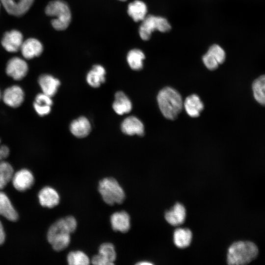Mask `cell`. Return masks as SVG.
<instances>
[{
    "mask_svg": "<svg viewBox=\"0 0 265 265\" xmlns=\"http://www.w3.org/2000/svg\"><path fill=\"white\" fill-rule=\"evenodd\" d=\"M171 29V26L166 18L150 15L146 16L142 21L139 28V34L142 40L147 41L155 30L166 32Z\"/></svg>",
    "mask_w": 265,
    "mask_h": 265,
    "instance_id": "obj_6",
    "label": "cell"
},
{
    "mask_svg": "<svg viewBox=\"0 0 265 265\" xmlns=\"http://www.w3.org/2000/svg\"><path fill=\"white\" fill-rule=\"evenodd\" d=\"M186 215V209L184 206L177 203L171 209L165 212V218L171 225L177 226L184 222Z\"/></svg>",
    "mask_w": 265,
    "mask_h": 265,
    "instance_id": "obj_18",
    "label": "cell"
},
{
    "mask_svg": "<svg viewBox=\"0 0 265 265\" xmlns=\"http://www.w3.org/2000/svg\"><path fill=\"white\" fill-rule=\"evenodd\" d=\"M184 106L187 113L192 117L199 116L204 108V105L198 96L192 94L188 96L184 102Z\"/></svg>",
    "mask_w": 265,
    "mask_h": 265,
    "instance_id": "obj_23",
    "label": "cell"
},
{
    "mask_svg": "<svg viewBox=\"0 0 265 265\" xmlns=\"http://www.w3.org/2000/svg\"><path fill=\"white\" fill-rule=\"evenodd\" d=\"M174 242L176 246L185 248L190 244L192 239V233L187 228H178L173 235Z\"/></svg>",
    "mask_w": 265,
    "mask_h": 265,
    "instance_id": "obj_26",
    "label": "cell"
},
{
    "mask_svg": "<svg viewBox=\"0 0 265 265\" xmlns=\"http://www.w3.org/2000/svg\"><path fill=\"white\" fill-rule=\"evenodd\" d=\"M120 0V1H125L126 0Z\"/></svg>",
    "mask_w": 265,
    "mask_h": 265,
    "instance_id": "obj_39",
    "label": "cell"
},
{
    "mask_svg": "<svg viewBox=\"0 0 265 265\" xmlns=\"http://www.w3.org/2000/svg\"><path fill=\"white\" fill-rule=\"evenodd\" d=\"M67 261L70 265H86L90 263L88 256L83 252H70L67 256Z\"/></svg>",
    "mask_w": 265,
    "mask_h": 265,
    "instance_id": "obj_29",
    "label": "cell"
},
{
    "mask_svg": "<svg viewBox=\"0 0 265 265\" xmlns=\"http://www.w3.org/2000/svg\"><path fill=\"white\" fill-rule=\"evenodd\" d=\"M24 97L23 90L16 85L7 88L1 94L3 102L8 106L14 108L19 106L23 103Z\"/></svg>",
    "mask_w": 265,
    "mask_h": 265,
    "instance_id": "obj_8",
    "label": "cell"
},
{
    "mask_svg": "<svg viewBox=\"0 0 265 265\" xmlns=\"http://www.w3.org/2000/svg\"><path fill=\"white\" fill-rule=\"evenodd\" d=\"M34 102L39 104L46 105L51 106L53 105L51 97L44 93H39L35 97Z\"/></svg>",
    "mask_w": 265,
    "mask_h": 265,
    "instance_id": "obj_33",
    "label": "cell"
},
{
    "mask_svg": "<svg viewBox=\"0 0 265 265\" xmlns=\"http://www.w3.org/2000/svg\"><path fill=\"white\" fill-rule=\"evenodd\" d=\"M45 13L54 18L51 21V24L56 30H65L71 23V10L68 4L62 0L50 1L46 7Z\"/></svg>",
    "mask_w": 265,
    "mask_h": 265,
    "instance_id": "obj_4",
    "label": "cell"
},
{
    "mask_svg": "<svg viewBox=\"0 0 265 265\" xmlns=\"http://www.w3.org/2000/svg\"><path fill=\"white\" fill-rule=\"evenodd\" d=\"M22 34L17 30L6 32L1 40L3 48L9 52H16L20 50L23 42Z\"/></svg>",
    "mask_w": 265,
    "mask_h": 265,
    "instance_id": "obj_11",
    "label": "cell"
},
{
    "mask_svg": "<svg viewBox=\"0 0 265 265\" xmlns=\"http://www.w3.org/2000/svg\"><path fill=\"white\" fill-rule=\"evenodd\" d=\"M145 58L144 53L138 49L130 50L127 55V60L129 66L134 70H139L143 68V61Z\"/></svg>",
    "mask_w": 265,
    "mask_h": 265,
    "instance_id": "obj_25",
    "label": "cell"
},
{
    "mask_svg": "<svg viewBox=\"0 0 265 265\" xmlns=\"http://www.w3.org/2000/svg\"><path fill=\"white\" fill-rule=\"evenodd\" d=\"M106 70L103 66L96 64L94 65L86 76V81L92 87H99L105 81Z\"/></svg>",
    "mask_w": 265,
    "mask_h": 265,
    "instance_id": "obj_21",
    "label": "cell"
},
{
    "mask_svg": "<svg viewBox=\"0 0 265 265\" xmlns=\"http://www.w3.org/2000/svg\"><path fill=\"white\" fill-rule=\"evenodd\" d=\"M153 264L150 263V262H147V261H146V262H140L139 263H137V265H152Z\"/></svg>",
    "mask_w": 265,
    "mask_h": 265,
    "instance_id": "obj_37",
    "label": "cell"
},
{
    "mask_svg": "<svg viewBox=\"0 0 265 265\" xmlns=\"http://www.w3.org/2000/svg\"><path fill=\"white\" fill-rule=\"evenodd\" d=\"M259 254L255 243L250 241H238L229 247L227 261L229 265H243L255 260Z\"/></svg>",
    "mask_w": 265,
    "mask_h": 265,
    "instance_id": "obj_2",
    "label": "cell"
},
{
    "mask_svg": "<svg viewBox=\"0 0 265 265\" xmlns=\"http://www.w3.org/2000/svg\"><path fill=\"white\" fill-rule=\"evenodd\" d=\"M91 124L89 120L84 116H81L73 120L70 126L71 133L75 136L82 138L89 134L91 131Z\"/></svg>",
    "mask_w": 265,
    "mask_h": 265,
    "instance_id": "obj_16",
    "label": "cell"
},
{
    "mask_svg": "<svg viewBox=\"0 0 265 265\" xmlns=\"http://www.w3.org/2000/svg\"><path fill=\"white\" fill-rule=\"evenodd\" d=\"M255 100L260 105L265 106V74L256 78L252 84Z\"/></svg>",
    "mask_w": 265,
    "mask_h": 265,
    "instance_id": "obj_24",
    "label": "cell"
},
{
    "mask_svg": "<svg viewBox=\"0 0 265 265\" xmlns=\"http://www.w3.org/2000/svg\"><path fill=\"white\" fill-rule=\"evenodd\" d=\"M5 235L2 224L0 221V245H2L5 241Z\"/></svg>",
    "mask_w": 265,
    "mask_h": 265,
    "instance_id": "obj_36",
    "label": "cell"
},
{
    "mask_svg": "<svg viewBox=\"0 0 265 265\" xmlns=\"http://www.w3.org/2000/svg\"><path fill=\"white\" fill-rule=\"evenodd\" d=\"M217 60L219 64H222L226 58V53L224 49L219 45L214 44L212 45L208 52Z\"/></svg>",
    "mask_w": 265,
    "mask_h": 265,
    "instance_id": "obj_30",
    "label": "cell"
},
{
    "mask_svg": "<svg viewBox=\"0 0 265 265\" xmlns=\"http://www.w3.org/2000/svg\"><path fill=\"white\" fill-rule=\"evenodd\" d=\"M38 83L43 93L50 97L55 94L60 84L59 80L48 74L40 76L38 79Z\"/></svg>",
    "mask_w": 265,
    "mask_h": 265,
    "instance_id": "obj_17",
    "label": "cell"
},
{
    "mask_svg": "<svg viewBox=\"0 0 265 265\" xmlns=\"http://www.w3.org/2000/svg\"><path fill=\"white\" fill-rule=\"evenodd\" d=\"M121 128L123 133L129 135L137 134L142 136L144 133L143 123L139 119L133 116L125 118L121 123Z\"/></svg>",
    "mask_w": 265,
    "mask_h": 265,
    "instance_id": "obj_12",
    "label": "cell"
},
{
    "mask_svg": "<svg viewBox=\"0 0 265 265\" xmlns=\"http://www.w3.org/2000/svg\"><path fill=\"white\" fill-rule=\"evenodd\" d=\"M111 227L114 231L126 233L130 228V217L125 211L113 213L110 216Z\"/></svg>",
    "mask_w": 265,
    "mask_h": 265,
    "instance_id": "obj_15",
    "label": "cell"
},
{
    "mask_svg": "<svg viewBox=\"0 0 265 265\" xmlns=\"http://www.w3.org/2000/svg\"><path fill=\"white\" fill-rule=\"evenodd\" d=\"M112 108L117 114L123 115L131 111L132 104L124 92L118 91L115 94V100L112 104Z\"/></svg>",
    "mask_w": 265,
    "mask_h": 265,
    "instance_id": "obj_22",
    "label": "cell"
},
{
    "mask_svg": "<svg viewBox=\"0 0 265 265\" xmlns=\"http://www.w3.org/2000/svg\"><path fill=\"white\" fill-rule=\"evenodd\" d=\"M99 254L110 265L114 264L116 254L114 245L109 242L104 243L99 248Z\"/></svg>",
    "mask_w": 265,
    "mask_h": 265,
    "instance_id": "obj_28",
    "label": "cell"
},
{
    "mask_svg": "<svg viewBox=\"0 0 265 265\" xmlns=\"http://www.w3.org/2000/svg\"><path fill=\"white\" fill-rule=\"evenodd\" d=\"M98 190L105 202L109 205L121 204L125 198L123 189L113 178L101 180L99 183Z\"/></svg>",
    "mask_w": 265,
    "mask_h": 265,
    "instance_id": "obj_5",
    "label": "cell"
},
{
    "mask_svg": "<svg viewBox=\"0 0 265 265\" xmlns=\"http://www.w3.org/2000/svg\"><path fill=\"white\" fill-rule=\"evenodd\" d=\"M92 263L95 265H110L99 254L95 255L92 259Z\"/></svg>",
    "mask_w": 265,
    "mask_h": 265,
    "instance_id": "obj_34",
    "label": "cell"
},
{
    "mask_svg": "<svg viewBox=\"0 0 265 265\" xmlns=\"http://www.w3.org/2000/svg\"><path fill=\"white\" fill-rule=\"evenodd\" d=\"M1 98V94L0 91V99Z\"/></svg>",
    "mask_w": 265,
    "mask_h": 265,
    "instance_id": "obj_38",
    "label": "cell"
},
{
    "mask_svg": "<svg viewBox=\"0 0 265 265\" xmlns=\"http://www.w3.org/2000/svg\"><path fill=\"white\" fill-rule=\"evenodd\" d=\"M38 198L42 206L49 208H52L57 205L60 199L57 192L49 186L44 187L39 191Z\"/></svg>",
    "mask_w": 265,
    "mask_h": 265,
    "instance_id": "obj_14",
    "label": "cell"
},
{
    "mask_svg": "<svg viewBox=\"0 0 265 265\" xmlns=\"http://www.w3.org/2000/svg\"></svg>",
    "mask_w": 265,
    "mask_h": 265,
    "instance_id": "obj_40",
    "label": "cell"
},
{
    "mask_svg": "<svg viewBox=\"0 0 265 265\" xmlns=\"http://www.w3.org/2000/svg\"><path fill=\"white\" fill-rule=\"evenodd\" d=\"M9 14L20 16L25 14L32 4L34 0H0Z\"/></svg>",
    "mask_w": 265,
    "mask_h": 265,
    "instance_id": "obj_9",
    "label": "cell"
},
{
    "mask_svg": "<svg viewBox=\"0 0 265 265\" xmlns=\"http://www.w3.org/2000/svg\"><path fill=\"white\" fill-rule=\"evenodd\" d=\"M9 154V149L7 146H0V161L6 159Z\"/></svg>",
    "mask_w": 265,
    "mask_h": 265,
    "instance_id": "obj_35",
    "label": "cell"
},
{
    "mask_svg": "<svg viewBox=\"0 0 265 265\" xmlns=\"http://www.w3.org/2000/svg\"><path fill=\"white\" fill-rule=\"evenodd\" d=\"M23 56L30 59L40 55L43 50L41 43L36 39L31 38L23 41L20 48Z\"/></svg>",
    "mask_w": 265,
    "mask_h": 265,
    "instance_id": "obj_13",
    "label": "cell"
},
{
    "mask_svg": "<svg viewBox=\"0 0 265 265\" xmlns=\"http://www.w3.org/2000/svg\"><path fill=\"white\" fill-rule=\"evenodd\" d=\"M127 12L134 22L142 21L147 16V7L143 1L135 0L129 4Z\"/></svg>",
    "mask_w": 265,
    "mask_h": 265,
    "instance_id": "obj_20",
    "label": "cell"
},
{
    "mask_svg": "<svg viewBox=\"0 0 265 265\" xmlns=\"http://www.w3.org/2000/svg\"><path fill=\"white\" fill-rule=\"evenodd\" d=\"M14 170L8 162L0 161V189H3L12 180Z\"/></svg>",
    "mask_w": 265,
    "mask_h": 265,
    "instance_id": "obj_27",
    "label": "cell"
},
{
    "mask_svg": "<svg viewBox=\"0 0 265 265\" xmlns=\"http://www.w3.org/2000/svg\"><path fill=\"white\" fill-rule=\"evenodd\" d=\"M28 65L23 59L14 57L8 60L6 67V73L16 80L23 79L28 72Z\"/></svg>",
    "mask_w": 265,
    "mask_h": 265,
    "instance_id": "obj_7",
    "label": "cell"
},
{
    "mask_svg": "<svg viewBox=\"0 0 265 265\" xmlns=\"http://www.w3.org/2000/svg\"></svg>",
    "mask_w": 265,
    "mask_h": 265,
    "instance_id": "obj_41",
    "label": "cell"
},
{
    "mask_svg": "<svg viewBox=\"0 0 265 265\" xmlns=\"http://www.w3.org/2000/svg\"><path fill=\"white\" fill-rule=\"evenodd\" d=\"M12 181L13 186L17 190L24 191L31 187L34 183V178L29 170L23 169L13 175Z\"/></svg>",
    "mask_w": 265,
    "mask_h": 265,
    "instance_id": "obj_10",
    "label": "cell"
},
{
    "mask_svg": "<svg viewBox=\"0 0 265 265\" xmlns=\"http://www.w3.org/2000/svg\"><path fill=\"white\" fill-rule=\"evenodd\" d=\"M0 215L11 221H16L19 216L6 194L0 191Z\"/></svg>",
    "mask_w": 265,
    "mask_h": 265,
    "instance_id": "obj_19",
    "label": "cell"
},
{
    "mask_svg": "<svg viewBox=\"0 0 265 265\" xmlns=\"http://www.w3.org/2000/svg\"><path fill=\"white\" fill-rule=\"evenodd\" d=\"M33 107L36 113L40 116H43L48 114L51 110V106L33 103Z\"/></svg>",
    "mask_w": 265,
    "mask_h": 265,
    "instance_id": "obj_32",
    "label": "cell"
},
{
    "mask_svg": "<svg viewBox=\"0 0 265 265\" xmlns=\"http://www.w3.org/2000/svg\"><path fill=\"white\" fill-rule=\"evenodd\" d=\"M157 100L162 114L167 119H175L183 108L182 97L172 88L167 87L161 89L158 95Z\"/></svg>",
    "mask_w": 265,
    "mask_h": 265,
    "instance_id": "obj_3",
    "label": "cell"
},
{
    "mask_svg": "<svg viewBox=\"0 0 265 265\" xmlns=\"http://www.w3.org/2000/svg\"><path fill=\"white\" fill-rule=\"evenodd\" d=\"M202 60L206 67L211 70L217 69L219 65L216 59L208 52L203 55Z\"/></svg>",
    "mask_w": 265,
    "mask_h": 265,
    "instance_id": "obj_31",
    "label": "cell"
},
{
    "mask_svg": "<svg viewBox=\"0 0 265 265\" xmlns=\"http://www.w3.org/2000/svg\"><path fill=\"white\" fill-rule=\"evenodd\" d=\"M77 226V221L72 216L60 218L50 226L47 239L54 250L60 251L68 247L71 240L70 234L76 230Z\"/></svg>",
    "mask_w": 265,
    "mask_h": 265,
    "instance_id": "obj_1",
    "label": "cell"
}]
</instances>
